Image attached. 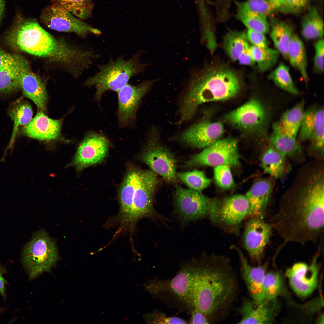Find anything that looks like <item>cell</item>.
<instances>
[{"instance_id":"obj_1","label":"cell","mask_w":324,"mask_h":324,"mask_svg":"<svg viewBox=\"0 0 324 324\" xmlns=\"http://www.w3.org/2000/svg\"><path fill=\"white\" fill-rule=\"evenodd\" d=\"M324 211V169L306 165L281 197L271 225L286 242H314L323 229Z\"/></svg>"},{"instance_id":"obj_2","label":"cell","mask_w":324,"mask_h":324,"mask_svg":"<svg viewBox=\"0 0 324 324\" xmlns=\"http://www.w3.org/2000/svg\"><path fill=\"white\" fill-rule=\"evenodd\" d=\"M238 290L237 276L229 259L218 254H203L198 259L187 305L202 312L211 323L217 322L228 314Z\"/></svg>"},{"instance_id":"obj_3","label":"cell","mask_w":324,"mask_h":324,"mask_svg":"<svg viewBox=\"0 0 324 324\" xmlns=\"http://www.w3.org/2000/svg\"><path fill=\"white\" fill-rule=\"evenodd\" d=\"M6 41L13 49L58 65L77 77L99 56L92 50L56 38L34 19L19 17L8 32Z\"/></svg>"},{"instance_id":"obj_4","label":"cell","mask_w":324,"mask_h":324,"mask_svg":"<svg viewBox=\"0 0 324 324\" xmlns=\"http://www.w3.org/2000/svg\"><path fill=\"white\" fill-rule=\"evenodd\" d=\"M240 89L238 76L227 68L213 67L194 74L181 103L177 123L181 125L192 119L200 105L228 99Z\"/></svg>"},{"instance_id":"obj_5","label":"cell","mask_w":324,"mask_h":324,"mask_svg":"<svg viewBox=\"0 0 324 324\" xmlns=\"http://www.w3.org/2000/svg\"><path fill=\"white\" fill-rule=\"evenodd\" d=\"M146 66L141 62L139 53L128 59L121 56L110 59L105 64L98 65V71L88 78L85 84L95 88V98L99 101L107 91L117 92L131 77L142 72Z\"/></svg>"},{"instance_id":"obj_6","label":"cell","mask_w":324,"mask_h":324,"mask_svg":"<svg viewBox=\"0 0 324 324\" xmlns=\"http://www.w3.org/2000/svg\"><path fill=\"white\" fill-rule=\"evenodd\" d=\"M58 258L55 241L43 230L34 234L22 252V262L30 278L50 270Z\"/></svg>"},{"instance_id":"obj_7","label":"cell","mask_w":324,"mask_h":324,"mask_svg":"<svg viewBox=\"0 0 324 324\" xmlns=\"http://www.w3.org/2000/svg\"><path fill=\"white\" fill-rule=\"evenodd\" d=\"M249 209L245 195L237 194L222 200L211 199L208 215L216 225L236 231L246 218Z\"/></svg>"},{"instance_id":"obj_8","label":"cell","mask_w":324,"mask_h":324,"mask_svg":"<svg viewBox=\"0 0 324 324\" xmlns=\"http://www.w3.org/2000/svg\"><path fill=\"white\" fill-rule=\"evenodd\" d=\"M159 183L157 174L152 171L140 170L134 192L129 227L143 218L164 221V217L154 208V196Z\"/></svg>"},{"instance_id":"obj_9","label":"cell","mask_w":324,"mask_h":324,"mask_svg":"<svg viewBox=\"0 0 324 324\" xmlns=\"http://www.w3.org/2000/svg\"><path fill=\"white\" fill-rule=\"evenodd\" d=\"M240 155L237 141L227 138L220 139L192 156L185 163L187 167L203 166L215 167L225 165L230 167L240 165Z\"/></svg>"},{"instance_id":"obj_10","label":"cell","mask_w":324,"mask_h":324,"mask_svg":"<svg viewBox=\"0 0 324 324\" xmlns=\"http://www.w3.org/2000/svg\"><path fill=\"white\" fill-rule=\"evenodd\" d=\"M198 267L197 259L184 265L173 278L167 280H151L147 282L145 288L152 294L167 293L187 305Z\"/></svg>"},{"instance_id":"obj_11","label":"cell","mask_w":324,"mask_h":324,"mask_svg":"<svg viewBox=\"0 0 324 324\" xmlns=\"http://www.w3.org/2000/svg\"><path fill=\"white\" fill-rule=\"evenodd\" d=\"M40 22L46 27L60 32L73 33L85 38L89 34L99 35V30L78 19L57 4H52L45 7L40 16Z\"/></svg>"},{"instance_id":"obj_12","label":"cell","mask_w":324,"mask_h":324,"mask_svg":"<svg viewBox=\"0 0 324 324\" xmlns=\"http://www.w3.org/2000/svg\"><path fill=\"white\" fill-rule=\"evenodd\" d=\"M141 155L142 160L167 182H175L177 178L176 159L168 149L159 142L154 131Z\"/></svg>"},{"instance_id":"obj_13","label":"cell","mask_w":324,"mask_h":324,"mask_svg":"<svg viewBox=\"0 0 324 324\" xmlns=\"http://www.w3.org/2000/svg\"><path fill=\"white\" fill-rule=\"evenodd\" d=\"M174 198L175 212L183 224L199 220L208 215L211 199L201 192L177 185Z\"/></svg>"},{"instance_id":"obj_14","label":"cell","mask_w":324,"mask_h":324,"mask_svg":"<svg viewBox=\"0 0 324 324\" xmlns=\"http://www.w3.org/2000/svg\"><path fill=\"white\" fill-rule=\"evenodd\" d=\"M272 226L263 219L253 217L248 219L244 228L242 243L252 262L260 265L264 251L268 243Z\"/></svg>"},{"instance_id":"obj_15","label":"cell","mask_w":324,"mask_h":324,"mask_svg":"<svg viewBox=\"0 0 324 324\" xmlns=\"http://www.w3.org/2000/svg\"><path fill=\"white\" fill-rule=\"evenodd\" d=\"M153 82L146 80L135 85L128 83L117 92V113L120 127H127L134 122L140 102L150 88Z\"/></svg>"},{"instance_id":"obj_16","label":"cell","mask_w":324,"mask_h":324,"mask_svg":"<svg viewBox=\"0 0 324 324\" xmlns=\"http://www.w3.org/2000/svg\"><path fill=\"white\" fill-rule=\"evenodd\" d=\"M109 147L108 140L104 136L90 133L79 146L73 161L74 165L80 170L100 162L106 156Z\"/></svg>"},{"instance_id":"obj_17","label":"cell","mask_w":324,"mask_h":324,"mask_svg":"<svg viewBox=\"0 0 324 324\" xmlns=\"http://www.w3.org/2000/svg\"><path fill=\"white\" fill-rule=\"evenodd\" d=\"M319 255L314 257L310 265L304 262L297 263L286 272L291 287L300 296H308L317 286L319 270L317 263Z\"/></svg>"},{"instance_id":"obj_18","label":"cell","mask_w":324,"mask_h":324,"mask_svg":"<svg viewBox=\"0 0 324 324\" xmlns=\"http://www.w3.org/2000/svg\"><path fill=\"white\" fill-rule=\"evenodd\" d=\"M276 299L258 301L245 298L239 309L241 319L238 324H271L280 309Z\"/></svg>"},{"instance_id":"obj_19","label":"cell","mask_w":324,"mask_h":324,"mask_svg":"<svg viewBox=\"0 0 324 324\" xmlns=\"http://www.w3.org/2000/svg\"><path fill=\"white\" fill-rule=\"evenodd\" d=\"M224 132L221 122L203 121L184 130L180 135V139L191 146L204 148L220 139Z\"/></svg>"},{"instance_id":"obj_20","label":"cell","mask_w":324,"mask_h":324,"mask_svg":"<svg viewBox=\"0 0 324 324\" xmlns=\"http://www.w3.org/2000/svg\"><path fill=\"white\" fill-rule=\"evenodd\" d=\"M231 247L238 254L241 275L252 299L258 301L264 300L262 284L266 273L267 263L253 266L249 264L238 248L234 245Z\"/></svg>"},{"instance_id":"obj_21","label":"cell","mask_w":324,"mask_h":324,"mask_svg":"<svg viewBox=\"0 0 324 324\" xmlns=\"http://www.w3.org/2000/svg\"><path fill=\"white\" fill-rule=\"evenodd\" d=\"M265 117V111L261 103L252 99L229 113L225 118L233 125L248 129L260 125Z\"/></svg>"},{"instance_id":"obj_22","label":"cell","mask_w":324,"mask_h":324,"mask_svg":"<svg viewBox=\"0 0 324 324\" xmlns=\"http://www.w3.org/2000/svg\"><path fill=\"white\" fill-rule=\"evenodd\" d=\"M273 178L271 176L257 180L245 195L249 206L246 218H264L273 190Z\"/></svg>"},{"instance_id":"obj_23","label":"cell","mask_w":324,"mask_h":324,"mask_svg":"<svg viewBox=\"0 0 324 324\" xmlns=\"http://www.w3.org/2000/svg\"><path fill=\"white\" fill-rule=\"evenodd\" d=\"M61 126L59 120L49 118L40 110L34 118L23 128L22 131L26 136L33 138L50 140L59 136Z\"/></svg>"},{"instance_id":"obj_24","label":"cell","mask_w":324,"mask_h":324,"mask_svg":"<svg viewBox=\"0 0 324 324\" xmlns=\"http://www.w3.org/2000/svg\"><path fill=\"white\" fill-rule=\"evenodd\" d=\"M140 170H130L125 177L119 194L120 211L119 218L121 226L129 227L132 211L133 200Z\"/></svg>"},{"instance_id":"obj_25","label":"cell","mask_w":324,"mask_h":324,"mask_svg":"<svg viewBox=\"0 0 324 324\" xmlns=\"http://www.w3.org/2000/svg\"><path fill=\"white\" fill-rule=\"evenodd\" d=\"M269 141L270 144L286 158L298 161L303 159L302 148L296 137L282 131L278 122L273 125Z\"/></svg>"},{"instance_id":"obj_26","label":"cell","mask_w":324,"mask_h":324,"mask_svg":"<svg viewBox=\"0 0 324 324\" xmlns=\"http://www.w3.org/2000/svg\"><path fill=\"white\" fill-rule=\"evenodd\" d=\"M20 89L24 96L32 101L39 110H46L47 95L45 85L30 68L22 77Z\"/></svg>"},{"instance_id":"obj_27","label":"cell","mask_w":324,"mask_h":324,"mask_svg":"<svg viewBox=\"0 0 324 324\" xmlns=\"http://www.w3.org/2000/svg\"><path fill=\"white\" fill-rule=\"evenodd\" d=\"M30 68L29 63L24 58L0 70V94H9L20 89L22 77Z\"/></svg>"},{"instance_id":"obj_28","label":"cell","mask_w":324,"mask_h":324,"mask_svg":"<svg viewBox=\"0 0 324 324\" xmlns=\"http://www.w3.org/2000/svg\"><path fill=\"white\" fill-rule=\"evenodd\" d=\"M286 157L270 144L262 152L260 165L264 172L274 179H281L288 173Z\"/></svg>"},{"instance_id":"obj_29","label":"cell","mask_w":324,"mask_h":324,"mask_svg":"<svg viewBox=\"0 0 324 324\" xmlns=\"http://www.w3.org/2000/svg\"><path fill=\"white\" fill-rule=\"evenodd\" d=\"M236 8L235 16L247 28L264 34L267 33L269 26L266 16L251 10L245 1L234 2Z\"/></svg>"},{"instance_id":"obj_30","label":"cell","mask_w":324,"mask_h":324,"mask_svg":"<svg viewBox=\"0 0 324 324\" xmlns=\"http://www.w3.org/2000/svg\"><path fill=\"white\" fill-rule=\"evenodd\" d=\"M324 123L323 108L314 106L304 111L298 132V141L302 142L310 140L314 133Z\"/></svg>"},{"instance_id":"obj_31","label":"cell","mask_w":324,"mask_h":324,"mask_svg":"<svg viewBox=\"0 0 324 324\" xmlns=\"http://www.w3.org/2000/svg\"><path fill=\"white\" fill-rule=\"evenodd\" d=\"M223 46L231 59L236 62L244 53L250 49V45L246 32L230 30L224 37Z\"/></svg>"},{"instance_id":"obj_32","label":"cell","mask_w":324,"mask_h":324,"mask_svg":"<svg viewBox=\"0 0 324 324\" xmlns=\"http://www.w3.org/2000/svg\"><path fill=\"white\" fill-rule=\"evenodd\" d=\"M8 114L14 122V126L8 148L12 147L19 127L26 125L31 120L33 111L30 104L20 98L10 106Z\"/></svg>"},{"instance_id":"obj_33","label":"cell","mask_w":324,"mask_h":324,"mask_svg":"<svg viewBox=\"0 0 324 324\" xmlns=\"http://www.w3.org/2000/svg\"><path fill=\"white\" fill-rule=\"evenodd\" d=\"M288 56L291 65L298 71L304 81L308 82L307 61L304 46L301 40L295 34L288 46Z\"/></svg>"},{"instance_id":"obj_34","label":"cell","mask_w":324,"mask_h":324,"mask_svg":"<svg viewBox=\"0 0 324 324\" xmlns=\"http://www.w3.org/2000/svg\"><path fill=\"white\" fill-rule=\"evenodd\" d=\"M302 32L304 37L307 40L320 39L323 37V20L315 8L310 9L303 18Z\"/></svg>"},{"instance_id":"obj_35","label":"cell","mask_w":324,"mask_h":324,"mask_svg":"<svg viewBox=\"0 0 324 324\" xmlns=\"http://www.w3.org/2000/svg\"><path fill=\"white\" fill-rule=\"evenodd\" d=\"M304 104L302 101L286 111L278 122L280 129L286 134L296 137L304 112Z\"/></svg>"},{"instance_id":"obj_36","label":"cell","mask_w":324,"mask_h":324,"mask_svg":"<svg viewBox=\"0 0 324 324\" xmlns=\"http://www.w3.org/2000/svg\"><path fill=\"white\" fill-rule=\"evenodd\" d=\"M293 34L290 27L282 22L274 24L271 30L270 36L276 49L286 59H288V47Z\"/></svg>"},{"instance_id":"obj_37","label":"cell","mask_w":324,"mask_h":324,"mask_svg":"<svg viewBox=\"0 0 324 324\" xmlns=\"http://www.w3.org/2000/svg\"><path fill=\"white\" fill-rule=\"evenodd\" d=\"M250 49L252 56L260 72L269 70L277 63L280 53L276 49L268 47L260 48L253 45H250Z\"/></svg>"},{"instance_id":"obj_38","label":"cell","mask_w":324,"mask_h":324,"mask_svg":"<svg viewBox=\"0 0 324 324\" xmlns=\"http://www.w3.org/2000/svg\"><path fill=\"white\" fill-rule=\"evenodd\" d=\"M52 4L59 5L78 19L84 20L91 16L93 8L92 0H51Z\"/></svg>"},{"instance_id":"obj_39","label":"cell","mask_w":324,"mask_h":324,"mask_svg":"<svg viewBox=\"0 0 324 324\" xmlns=\"http://www.w3.org/2000/svg\"><path fill=\"white\" fill-rule=\"evenodd\" d=\"M268 77L277 86L285 91L294 95L300 94L293 83L289 68L284 64H280Z\"/></svg>"},{"instance_id":"obj_40","label":"cell","mask_w":324,"mask_h":324,"mask_svg":"<svg viewBox=\"0 0 324 324\" xmlns=\"http://www.w3.org/2000/svg\"><path fill=\"white\" fill-rule=\"evenodd\" d=\"M284 286L283 279L280 274L276 272L266 273L262 284L264 300L276 299L283 291Z\"/></svg>"},{"instance_id":"obj_41","label":"cell","mask_w":324,"mask_h":324,"mask_svg":"<svg viewBox=\"0 0 324 324\" xmlns=\"http://www.w3.org/2000/svg\"><path fill=\"white\" fill-rule=\"evenodd\" d=\"M178 178L190 189L202 192L210 184L211 180L207 178L202 171H192L177 173Z\"/></svg>"},{"instance_id":"obj_42","label":"cell","mask_w":324,"mask_h":324,"mask_svg":"<svg viewBox=\"0 0 324 324\" xmlns=\"http://www.w3.org/2000/svg\"><path fill=\"white\" fill-rule=\"evenodd\" d=\"M245 2L251 10L267 16L279 11L283 0H246Z\"/></svg>"},{"instance_id":"obj_43","label":"cell","mask_w":324,"mask_h":324,"mask_svg":"<svg viewBox=\"0 0 324 324\" xmlns=\"http://www.w3.org/2000/svg\"><path fill=\"white\" fill-rule=\"evenodd\" d=\"M324 124L321 126L312 135L310 140V145L309 154L316 160H323L324 146Z\"/></svg>"},{"instance_id":"obj_44","label":"cell","mask_w":324,"mask_h":324,"mask_svg":"<svg viewBox=\"0 0 324 324\" xmlns=\"http://www.w3.org/2000/svg\"><path fill=\"white\" fill-rule=\"evenodd\" d=\"M214 178L219 187L224 189L232 188L235 183L230 169L225 165H220L214 167Z\"/></svg>"},{"instance_id":"obj_45","label":"cell","mask_w":324,"mask_h":324,"mask_svg":"<svg viewBox=\"0 0 324 324\" xmlns=\"http://www.w3.org/2000/svg\"><path fill=\"white\" fill-rule=\"evenodd\" d=\"M147 324H186L185 320L177 317L169 316L162 312L154 310L152 313L142 315Z\"/></svg>"},{"instance_id":"obj_46","label":"cell","mask_w":324,"mask_h":324,"mask_svg":"<svg viewBox=\"0 0 324 324\" xmlns=\"http://www.w3.org/2000/svg\"><path fill=\"white\" fill-rule=\"evenodd\" d=\"M324 42L323 38L319 39L314 44V70L316 73H321L324 71Z\"/></svg>"},{"instance_id":"obj_47","label":"cell","mask_w":324,"mask_h":324,"mask_svg":"<svg viewBox=\"0 0 324 324\" xmlns=\"http://www.w3.org/2000/svg\"><path fill=\"white\" fill-rule=\"evenodd\" d=\"M310 0H283L279 11L284 14L298 13L305 7Z\"/></svg>"},{"instance_id":"obj_48","label":"cell","mask_w":324,"mask_h":324,"mask_svg":"<svg viewBox=\"0 0 324 324\" xmlns=\"http://www.w3.org/2000/svg\"><path fill=\"white\" fill-rule=\"evenodd\" d=\"M246 34L248 41L252 45L260 48L268 47L265 34L250 30H248Z\"/></svg>"},{"instance_id":"obj_49","label":"cell","mask_w":324,"mask_h":324,"mask_svg":"<svg viewBox=\"0 0 324 324\" xmlns=\"http://www.w3.org/2000/svg\"><path fill=\"white\" fill-rule=\"evenodd\" d=\"M24 58L21 55L7 52L0 49V70L20 61Z\"/></svg>"},{"instance_id":"obj_50","label":"cell","mask_w":324,"mask_h":324,"mask_svg":"<svg viewBox=\"0 0 324 324\" xmlns=\"http://www.w3.org/2000/svg\"><path fill=\"white\" fill-rule=\"evenodd\" d=\"M210 323L208 318L204 313L196 308H192L191 316L188 323L208 324Z\"/></svg>"},{"instance_id":"obj_51","label":"cell","mask_w":324,"mask_h":324,"mask_svg":"<svg viewBox=\"0 0 324 324\" xmlns=\"http://www.w3.org/2000/svg\"><path fill=\"white\" fill-rule=\"evenodd\" d=\"M5 280L0 272V293L3 296H4V284Z\"/></svg>"},{"instance_id":"obj_52","label":"cell","mask_w":324,"mask_h":324,"mask_svg":"<svg viewBox=\"0 0 324 324\" xmlns=\"http://www.w3.org/2000/svg\"><path fill=\"white\" fill-rule=\"evenodd\" d=\"M5 8L4 0H0V21L2 17Z\"/></svg>"},{"instance_id":"obj_53","label":"cell","mask_w":324,"mask_h":324,"mask_svg":"<svg viewBox=\"0 0 324 324\" xmlns=\"http://www.w3.org/2000/svg\"><path fill=\"white\" fill-rule=\"evenodd\" d=\"M324 317L323 315H322L320 316L319 318L318 319L317 322L319 323H322V322L323 323L324 322Z\"/></svg>"},{"instance_id":"obj_54","label":"cell","mask_w":324,"mask_h":324,"mask_svg":"<svg viewBox=\"0 0 324 324\" xmlns=\"http://www.w3.org/2000/svg\"><path fill=\"white\" fill-rule=\"evenodd\" d=\"M197 0L198 1V0Z\"/></svg>"}]
</instances>
